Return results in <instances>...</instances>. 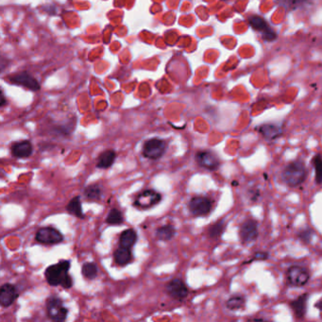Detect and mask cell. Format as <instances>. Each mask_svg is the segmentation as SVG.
<instances>
[{"label":"cell","mask_w":322,"mask_h":322,"mask_svg":"<svg viewBox=\"0 0 322 322\" xmlns=\"http://www.w3.org/2000/svg\"><path fill=\"white\" fill-rule=\"evenodd\" d=\"M226 226H227V224L224 219H220V220L215 222L209 227L208 236L210 238H213V239L218 238L224 233V231L226 229Z\"/></svg>","instance_id":"obj_23"},{"label":"cell","mask_w":322,"mask_h":322,"mask_svg":"<svg viewBox=\"0 0 322 322\" xmlns=\"http://www.w3.org/2000/svg\"><path fill=\"white\" fill-rule=\"evenodd\" d=\"M307 168L301 160H295L289 163L282 172V179L290 187H300L307 177Z\"/></svg>","instance_id":"obj_2"},{"label":"cell","mask_w":322,"mask_h":322,"mask_svg":"<svg viewBox=\"0 0 322 322\" xmlns=\"http://www.w3.org/2000/svg\"><path fill=\"white\" fill-rule=\"evenodd\" d=\"M5 105V98L4 96L2 95V102H1V106H4Z\"/></svg>","instance_id":"obj_33"},{"label":"cell","mask_w":322,"mask_h":322,"mask_svg":"<svg viewBox=\"0 0 322 322\" xmlns=\"http://www.w3.org/2000/svg\"><path fill=\"white\" fill-rule=\"evenodd\" d=\"M124 221V217L121 212L115 208H113L108 214L106 222L110 225H119Z\"/></svg>","instance_id":"obj_27"},{"label":"cell","mask_w":322,"mask_h":322,"mask_svg":"<svg viewBox=\"0 0 322 322\" xmlns=\"http://www.w3.org/2000/svg\"><path fill=\"white\" fill-rule=\"evenodd\" d=\"M137 240V234L133 229H127L122 232L121 236L119 237V246L124 248L133 247Z\"/></svg>","instance_id":"obj_20"},{"label":"cell","mask_w":322,"mask_h":322,"mask_svg":"<svg viewBox=\"0 0 322 322\" xmlns=\"http://www.w3.org/2000/svg\"><path fill=\"white\" fill-rule=\"evenodd\" d=\"M315 308H316V309H318L319 311H321L322 312V300H320V301H317V302L315 303Z\"/></svg>","instance_id":"obj_32"},{"label":"cell","mask_w":322,"mask_h":322,"mask_svg":"<svg viewBox=\"0 0 322 322\" xmlns=\"http://www.w3.org/2000/svg\"><path fill=\"white\" fill-rule=\"evenodd\" d=\"M313 166L315 168V179L317 185L322 183V156L317 154L313 159Z\"/></svg>","instance_id":"obj_28"},{"label":"cell","mask_w":322,"mask_h":322,"mask_svg":"<svg viewBox=\"0 0 322 322\" xmlns=\"http://www.w3.org/2000/svg\"><path fill=\"white\" fill-rule=\"evenodd\" d=\"M268 256H269V255H268L267 252L258 251V252H255V253L253 254V256H252V258L250 260V262L255 261V260H266V259L268 258Z\"/></svg>","instance_id":"obj_30"},{"label":"cell","mask_w":322,"mask_h":322,"mask_svg":"<svg viewBox=\"0 0 322 322\" xmlns=\"http://www.w3.org/2000/svg\"><path fill=\"white\" fill-rule=\"evenodd\" d=\"M246 304V299L242 295H234L226 302V306L232 311H237L243 309Z\"/></svg>","instance_id":"obj_24"},{"label":"cell","mask_w":322,"mask_h":322,"mask_svg":"<svg viewBox=\"0 0 322 322\" xmlns=\"http://www.w3.org/2000/svg\"><path fill=\"white\" fill-rule=\"evenodd\" d=\"M81 273L86 279H95L98 275V266L94 263H85L81 267Z\"/></svg>","instance_id":"obj_26"},{"label":"cell","mask_w":322,"mask_h":322,"mask_svg":"<svg viewBox=\"0 0 322 322\" xmlns=\"http://www.w3.org/2000/svg\"><path fill=\"white\" fill-rule=\"evenodd\" d=\"M259 196H260V192H259V190L252 191V194H251V200L254 201H257Z\"/></svg>","instance_id":"obj_31"},{"label":"cell","mask_w":322,"mask_h":322,"mask_svg":"<svg viewBox=\"0 0 322 322\" xmlns=\"http://www.w3.org/2000/svg\"><path fill=\"white\" fill-rule=\"evenodd\" d=\"M258 222L253 218H248L240 225L239 237L243 244H249L257 239Z\"/></svg>","instance_id":"obj_8"},{"label":"cell","mask_w":322,"mask_h":322,"mask_svg":"<svg viewBox=\"0 0 322 322\" xmlns=\"http://www.w3.org/2000/svg\"><path fill=\"white\" fill-rule=\"evenodd\" d=\"M19 297L16 287L11 284H4L0 288V304L2 307H10Z\"/></svg>","instance_id":"obj_12"},{"label":"cell","mask_w":322,"mask_h":322,"mask_svg":"<svg viewBox=\"0 0 322 322\" xmlns=\"http://www.w3.org/2000/svg\"><path fill=\"white\" fill-rule=\"evenodd\" d=\"M71 262L69 260H61L57 264L51 265L45 269L44 276L51 287L61 286L65 289L73 286V280L69 275Z\"/></svg>","instance_id":"obj_1"},{"label":"cell","mask_w":322,"mask_h":322,"mask_svg":"<svg viewBox=\"0 0 322 322\" xmlns=\"http://www.w3.org/2000/svg\"><path fill=\"white\" fill-rule=\"evenodd\" d=\"M196 162L200 166L210 171L216 170L220 165V160L216 156V154L210 151H201L197 152Z\"/></svg>","instance_id":"obj_10"},{"label":"cell","mask_w":322,"mask_h":322,"mask_svg":"<svg viewBox=\"0 0 322 322\" xmlns=\"http://www.w3.org/2000/svg\"><path fill=\"white\" fill-rule=\"evenodd\" d=\"M32 151H33L32 144L30 143L28 140L15 143L12 147V154H13V156L15 158H18V159L29 158L32 154Z\"/></svg>","instance_id":"obj_16"},{"label":"cell","mask_w":322,"mask_h":322,"mask_svg":"<svg viewBox=\"0 0 322 322\" xmlns=\"http://www.w3.org/2000/svg\"><path fill=\"white\" fill-rule=\"evenodd\" d=\"M162 200V195L156 192L155 190L148 189L136 197L134 205L139 209L148 210L150 208L155 206Z\"/></svg>","instance_id":"obj_9"},{"label":"cell","mask_w":322,"mask_h":322,"mask_svg":"<svg viewBox=\"0 0 322 322\" xmlns=\"http://www.w3.org/2000/svg\"><path fill=\"white\" fill-rule=\"evenodd\" d=\"M45 307L48 315L51 320L62 322L65 321L66 319L68 311L60 298L55 296L50 297L45 302Z\"/></svg>","instance_id":"obj_3"},{"label":"cell","mask_w":322,"mask_h":322,"mask_svg":"<svg viewBox=\"0 0 322 322\" xmlns=\"http://www.w3.org/2000/svg\"><path fill=\"white\" fill-rule=\"evenodd\" d=\"M10 80L17 84V85H21L25 88H28L31 91H38L40 89V84L38 82V80L32 77L28 72H21L15 75L14 77H12Z\"/></svg>","instance_id":"obj_13"},{"label":"cell","mask_w":322,"mask_h":322,"mask_svg":"<svg viewBox=\"0 0 322 322\" xmlns=\"http://www.w3.org/2000/svg\"><path fill=\"white\" fill-rule=\"evenodd\" d=\"M115 262L119 265H126L129 264L132 260V252L129 248L120 247L114 253Z\"/></svg>","instance_id":"obj_18"},{"label":"cell","mask_w":322,"mask_h":322,"mask_svg":"<svg viewBox=\"0 0 322 322\" xmlns=\"http://www.w3.org/2000/svg\"><path fill=\"white\" fill-rule=\"evenodd\" d=\"M313 231L309 228H305V229H301L298 234V237L299 239L301 240V242H303L304 244H309L311 242L312 238H313Z\"/></svg>","instance_id":"obj_29"},{"label":"cell","mask_w":322,"mask_h":322,"mask_svg":"<svg viewBox=\"0 0 322 322\" xmlns=\"http://www.w3.org/2000/svg\"><path fill=\"white\" fill-rule=\"evenodd\" d=\"M35 239L37 242L43 245H56L64 241V236L55 228L43 227L37 231Z\"/></svg>","instance_id":"obj_6"},{"label":"cell","mask_w":322,"mask_h":322,"mask_svg":"<svg viewBox=\"0 0 322 322\" xmlns=\"http://www.w3.org/2000/svg\"><path fill=\"white\" fill-rule=\"evenodd\" d=\"M176 235V229L172 225H165L160 228H158L156 231V237L159 240L162 241H168L171 240L173 237Z\"/></svg>","instance_id":"obj_22"},{"label":"cell","mask_w":322,"mask_h":322,"mask_svg":"<svg viewBox=\"0 0 322 322\" xmlns=\"http://www.w3.org/2000/svg\"><path fill=\"white\" fill-rule=\"evenodd\" d=\"M166 292L173 299L181 301L187 298L188 289L182 280L173 279L166 285Z\"/></svg>","instance_id":"obj_11"},{"label":"cell","mask_w":322,"mask_h":322,"mask_svg":"<svg viewBox=\"0 0 322 322\" xmlns=\"http://www.w3.org/2000/svg\"><path fill=\"white\" fill-rule=\"evenodd\" d=\"M213 203L207 197L196 196L189 201V210L195 216H204L212 211Z\"/></svg>","instance_id":"obj_7"},{"label":"cell","mask_w":322,"mask_h":322,"mask_svg":"<svg viewBox=\"0 0 322 322\" xmlns=\"http://www.w3.org/2000/svg\"><path fill=\"white\" fill-rule=\"evenodd\" d=\"M101 196H102V190L99 185L88 186L84 190V197L88 201H100Z\"/></svg>","instance_id":"obj_25"},{"label":"cell","mask_w":322,"mask_h":322,"mask_svg":"<svg viewBox=\"0 0 322 322\" xmlns=\"http://www.w3.org/2000/svg\"><path fill=\"white\" fill-rule=\"evenodd\" d=\"M250 25L253 29L258 31H261L263 33V37L265 40H268V41H272L274 40V38L276 37V34L273 32L268 24L266 23L265 19L261 16H257V15H254V16H251L250 18Z\"/></svg>","instance_id":"obj_14"},{"label":"cell","mask_w":322,"mask_h":322,"mask_svg":"<svg viewBox=\"0 0 322 322\" xmlns=\"http://www.w3.org/2000/svg\"><path fill=\"white\" fill-rule=\"evenodd\" d=\"M166 143L159 138H151L147 140L143 146L144 156L151 160H158L165 154Z\"/></svg>","instance_id":"obj_4"},{"label":"cell","mask_w":322,"mask_h":322,"mask_svg":"<svg viewBox=\"0 0 322 322\" xmlns=\"http://www.w3.org/2000/svg\"><path fill=\"white\" fill-rule=\"evenodd\" d=\"M288 284L294 287H302L307 285L310 280V273L301 265H292L287 273Z\"/></svg>","instance_id":"obj_5"},{"label":"cell","mask_w":322,"mask_h":322,"mask_svg":"<svg viewBox=\"0 0 322 322\" xmlns=\"http://www.w3.org/2000/svg\"><path fill=\"white\" fill-rule=\"evenodd\" d=\"M308 298H309L308 294H302L290 302V307L293 311L294 315L297 318H300V319L303 318L306 314Z\"/></svg>","instance_id":"obj_15"},{"label":"cell","mask_w":322,"mask_h":322,"mask_svg":"<svg viewBox=\"0 0 322 322\" xmlns=\"http://www.w3.org/2000/svg\"><path fill=\"white\" fill-rule=\"evenodd\" d=\"M259 131L266 140H275L283 134V129L279 125L272 123L261 125Z\"/></svg>","instance_id":"obj_17"},{"label":"cell","mask_w":322,"mask_h":322,"mask_svg":"<svg viewBox=\"0 0 322 322\" xmlns=\"http://www.w3.org/2000/svg\"><path fill=\"white\" fill-rule=\"evenodd\" d=\"M66 210L70 215H75L79 218H84V216H85L82 212L81 201H80L79 196L73 198L71 201H69V203L66 206Z\"/></svg>","instance_id":"obj_21"},{"label":"cell","mask_w":322,"mask_h":322,"mask_svg":"<svg viewBox=\"0 0 322 322\" xmlns=\"http://www.w3.org/2000/svg\"><path fill=\"white\" fill-rule=\"evenodd\" d=\"M115 158H116V153L115 151H103L101 153V155L99 156L98 159V164L97 166L101 169H106L111 167L115 163Z\"/></svg>","instance_id":"obj_19"}]
</instances>
